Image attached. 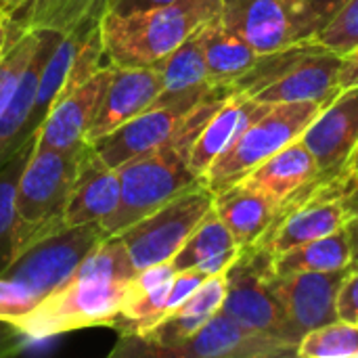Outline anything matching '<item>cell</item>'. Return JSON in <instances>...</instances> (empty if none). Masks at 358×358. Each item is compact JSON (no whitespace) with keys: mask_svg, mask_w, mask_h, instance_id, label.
<instances>
[{"mask_svg":"<svg viewBox=\"0 0 358 358\" xmlns=\"http://www.w3.org/2000/svg\"><path fill=\"white\" fill-rule=\"evenodd\" d=\"M40 29H23L15 36L8 50L0 59V115L13 101L17 86L38 48Z\"/></svg>","mask_w":358,"mask_h":358,"instance_id":"cell-30","label":"cell"},{"mask_svg":"<svg viewBox=\"0 0 358 358\" xmlns=\"http://www.w3.org/2000/svg\"><path fill=\"white\" fill-rule=\"evenodd\" d=\"M25 0H0V8L6 13V15H13Z\"/></svg>","mask_w":358,"mask_h":358,"instance_id":"cell-40","label":"cell"},{"mask_svg":"<svg viewBox=\"0 0 358 358\" xmlns=\"http://www.w3.org/2000/svg\"><path fill=\"white\" fill-rule=\"evenodd\" d=\"M174 266L170 262L153 264L136 271L132 277L120 317L113 321V329L120 336H145L168 315V294L174 281Z\"/></svg>","mask_w":358,"mask_h":358,"instance_id":"cell-19","label":"cell"},{"mask_svg":"<svg viewBox=\"0 0 358 358\" xmlns=\"http://www.w3.org/2000/svg\"><path fill=\"white\" fill-rule=\"evenodd\" d=\"M302 2L313 10V15L317 17L319 25L323 27V25L329 23V19H331L348 0H302Z\"/></svg>","mask_w":358,"mask_h":358,"instance_id":"cell-35","label":"cell"},{"mask_svg":"<svg viewBox=\"0 0 358 358\" xmlns=\"http://www.w3.org/2000/svg\"><path fill=\"white\" fill-rule=\"evenodd\" d=\"M107 237L101 222L67 227L25 248L0 273V321L17 325L61 287L88 252Z\"/></svg>","mask_w":358,"mask_h":358,"instance_id":"cell-2","label":"cell"},{"mask_svg":"<svg viewBox=\"0 0 358 358\" xmlns=\"http://www.w3.org/2000/svg\"><path fill=\"white\" fill-rule=\"evenodd\" d=\"M197 34L208 65V78L214 86L233 88V84L250 71L260 57L241 36L229 29L218 15L199 27Z\"/></svg>","mask_w":358,"mask_h":358,"instance_id":"cell-23","label":"cell"},{"mask_svg":"<svg viewBox=\"0 0 358 358\" xmlns=\"http://www.w3.org/2000/svg\"><path fill=\"white\" fill-rule=\"evenodd\" d=\"M338 319L358 323V266L348 271L338 294Z\"/></svg>","mask_w":358,"mask_h":358,"instance_id":"cell-32","label":"cell"},{"mask_svg":"<svg viewBox=\"0 0 358 358\" xmlns=\"http://www.w3.org/2000/svg\"><path fill=\"white\" fill-rule=\"evenodd\" d=\"M348 271L350 266L327 273H275L273 287L300 340L308 331L338 321V294Z\"/></svg>","mask_w":358,"mask_h":358,"instance_id":"cell-12","label":"cell"},{"mask_svg":"<svg viewBox=\"0 0 358 358\" xmlns=\"http://www.w3.org/2000/svg\"><path fill=\"white\" fill-rule=\"evenodd\" d=\"M300 141L315 155L323 182L342 176L358 143V86L344 88L325 105Z\"/></svg>","mask_w":358,"mask_h":358,"instance_id":"cell-11","label":"cell"},{"mask_svg":"<svg viewBox=\"0 0 358 358\" xmlns=\"http://www.w3.org/2000/svg\"><path fill=\"white\" fill-rule=\"evenodd\" d=\"M317 42H321L325 48H329L336 55H346L358 46V0H348L331 19L327 25H323L317 36Z\"/></svg>","mask_w":358,"mask_h":358,"instance_id":"cell-31","label":"cell"},{"mask_svg":"<svg viewBox=\"0 0 358 358\" xmlns=\"http://www.w3.org/2000/svg\"><path fill=\"white\" fill-rule=\"evenodd\" d=\"M220 10V0H182L170 6L128 15L103 13L99 19L107 63L115 67H151Z\"/></svg>","mask_w":358,"mask_h":358,"instance_id":"cell-3","label":"cell"},{"mask_svg":"<svg viewBox=\"0 0 358 358\" xmlns=\"http://www.w3.org/2000/svg\"><path fill=\"white\" fill-rule=\"evenodd\" d=\"M350 262H352V252H350V239L346 227L327 237L281 252L273 260L277 275L340 271V268H348Z\"/></svg>","mask_w":358,"mask_h":358,"instance_id":"cell-26","label":"cell"},{"mask_svg":"<svg viewBox=\"0 0 358 358\" xmlns=\"http://www.w3.org/2000/svg\"><path fill=\"white\" fill-rule=\"evenodd\" d=\"M36 149V136L29 138L2 168H0V273L15 260V197L21 172Z\"/></svg>","mask_w":358,"mask_h":358,"instance_id":"cell-28","label":"cell"},{"mask_svg":"<svg viewBox=\"0 0 358 358\" xmlns=\"http://www.w3.org/2000/svg\"><path fill=\"white\" fill-rule=\"evenodd\" d=\"M197 31L170 55L151 65L162 76V94L157 99H180L187 94L206 92L214 86L208 78V65Z\"/></svg>","mask_w":358,"mask_h":358,"instance_id":"cell-25","label":"cell"},{"mask_svg":"<svg viewBox=\"0 0 358 358\" xmlns=\"http://www.w3.org/2000/svg\"><path fill=\"white\" fill-rule=\"evenodd\" d=\"M273 260L275 254L260 243L243 248L224 273L227 296L220 310L252 331L268 334L298 346L300 336L287 321L283 304L273 287Z\"/></svg>","mask_w":358,"mask_h":358,"instance_id":"cell-7","label":"cell"},{"mask_svg":"<svg viewBox=\"0 0 358 358\" xmlns=\"http://www.w3.org/2000/svg\"><path fill=\"white\" fill-rule=\"evenodd\" d=\"M182 0H107L105 2V13H115V15H128L136 10H149V8H159V6H170Z\"/></svg>","mask_w":358,"mask_h":358,"instance_id":"cell-33","label":"cell"},{"mask_svg":"<svg viewBox=\"0 0 358 358\" xmlns=\"http://www.w3.org/2000/svg\"><path fill=\"white\" fill-rule=\"evenodd\" d=\"M113 65H103L84 84L59 99L36 132L38 149H73L86 143V132L99 111Z\"/></svg>","mask_w":358,"mask_h":358,"instance_id":"cell-13","label":"cell"},{"mask_svg":"<svg viewBox=\"0 0 358 358\" xmlns=\"http://www.w3.org/2000/svg\"><path fill=\"white\" fill-rule=\"evenodd\" d=\"M214 208V193L206 187H193L149 216L120 233L130 262L136 271L153 264L172 262L195 227Z\"/></svg>","mask_w":358,"mask_h":358,"instance_id":"cell-8","label":"cell"},{"mask_svg":"<svg viewBox=\"0 0 358 358\" xmlns=\"http://www.w3.org/2000/svg\"><path fill=\"white\" fill-rule=\"evenodd\" d=\"M23 340H27V338L17 327L0 321V357L19 352L23 348V344H25Z\"/></svg>","mask_w":358,"mask_h":358,"instance_id":"cell-34","label":"cell"},{"mask_svg":"<svg viewBox=\"0 0 358 358\" xmlns=\"http://www.w3.org/2000/svg\"><path fill=\"white\" fill-rule=\"evenodd\" d=\"M342 176H358V143L357 147L352 149L348 162H346V168H344V174Z\"/></svg>","mask_w":358,"mask_h":358,"instance_id":"cell-39","label":"cell"},{"mask_svg":"<svg viewBox=\"0 0 358 358\" xmlns=\"http://www.w3.org/2000/svg\"><path fill=\"white\" fill-rule=\"evenodd\" d=\"M21 31V25H17L10 15H6L2 8H0V59L4 57V52L8 50L10 42L15 40V36Z\"/></svg>","mask_w":358,"mask_h":358,"instance_id":"cell-37","label":"cell"},{"mask_svg":"<svg viewBox=\"0 0 358 358\" xmlns=\"http://www.w3.org/2000/svg\"><path fill=\"white\" fill-rule=\"evenodd\" d=\"M342 57L329 48H321L300 63H296L283 78L262 88L256 99L258 103L279 105V103H321L329 105L340 92Z\"/></svg>","mask_w":358,"mask_h":358,"instance_id":"cell-16","label":"cell"},{"mask_svg":"<svg viewBox=\"0 0 358 358\" xmlns=\"http://www.w3.org/2000/svg\"><path fill=\"white\" fill-rule=\"evenodd\" d=\"M214 210L233 235L239 250L262 241L279 212L268 195L243 180L216 193Z\"/></svg>","mask_w":358,"mask_h":358,"instance_id":"cell-21","label":"cell"},{"mask_svg":"<svg viewBox=\"0 0 358 358\" xmlns=\"http://www.w3.org/2000/svg\"><path fill=\"white\" fill-rule=\"evenodd\" d=\"M321 48H325L321 42H317L315 38H308V40H300L296 44H289L285 48L264 52V55L258 57V61L252 65V69L245 71L233 84V92H243L248 96H254L262 88H266L268 84L283 78L304 57H308V55H313V52H317Z\"/></svg>","mask_w":358,"mask_h":358,"instance_id":"cell-27","label":"cell"},{"mask_svg":"<svg viewBox=\"0 0 358 358\" xmlns=\"http://www.w3.org/2000/svg\"><path fill=\"white\" fill-rule=\"evenodd\" d=\"M352 178V182H355V187H358V176H350Z\"/></svg>","mask_w":358,"mask_h":358,"instance_id":"cell-41","label":"cell"},{"mask_svg":"<svg viewBox=\"0 0 358 358\" xmlns=\"http://www.w3.org/2000/svg\"><path fill=\"white\" fill-rule=\"evenodd\" d=\"M271 109L266 103H258L256 99L243 94V92H231L222 105L212 113V117L206 122L197 138L193 141L191 153H189V164L191 170L203 180L208 168L212 162L229 149L237 136L260 115H264Z\"/></svg>","mask_w":358,"mask_h":358,"instance_id":"cell-18","label":"cell"},{"mask_svg":"<svg viewBox=\"0 0 358 358\" xmlns=\"http://www.w3.org/2000/svg\"><path fill=\"white\" fill-rule=\"evenodd\" d=\"M346 231H348V239H350V252H352V262L350 266L357 268L358 266V214L352 216L346 224Z\"/></svg>","mask_w":358,"mask_h":358,"instance_id":"cell-38","label":"cell"},{"mask_svg":"<svg viewBox=\"0 0 358 358\" xmlns=\"http://www.w3.org/2000/svg\"><path fill=\"white\" fill-rule=\"evenodd\" d=\"M340 86L350 88L358 86V46L350 52L342 55V73H340Z\"/></svg>","mask_w":358,"mask_h":358,"instance_id":"cell-36","label":"cell"},{"mask_svg":"<svg viewBox=\"0 0 358 358\" xmlns=\"http://www.w3.org/2000/svg\"><path fill=\"white\" fill-rule=\"evenodd\" d=\"M218 17L258 55L315 38L321 29L302 0H220Z\"/></svg>","mask_w":358,"mask_h":358,"instance_id":"cell-9","label":"cell"},{"mask_svg":"<svg viewBox=\"0 0 358 358\" xmlns=\"http://www.w3.org/2000/svg\"><path fill=\"white\" fill-rule=\"evenodd\" d=\"M107 0H25L10 19L23 29H50L67 34L82 25L96 23Z\"/></svg>","mask_w":358,"mask_h":358,"instance_id":"cell-24","label":"cell"},{"mask_svg":"<svg viewBox=\"0 0 358 358\" xmlns=\"http://www.w3.org/2000/svg\"><path fill=\"white\" fill-rule=\"evenodd\" d=\"M239 245L235 243L229 229L218 218L216 210L212 208L203 220L195 227V231L189 235L185 245L178 250V254L172 258L174 271H199L206 277L224 275L229 266L239 256Z\"/></svg>","mask_w":358,"mask_h":358,"instance_id":"cell-22","label":"cell"},{"mask_svg":"<svg viewBox=\"0 0 358 358\" xmlns=\"http://www.w3.org/2000/svg\"><path fill=\"white\" fill-rule=\"evenodd\" d=\"M162 94V76L155 67H115L101 99L99 111L86 132V143L94 145L122 124L149 109Z\"/></svg>","mask_w":358,"mask_h":358,"instance_id":"cell-14","label":"cell"},{"mask_svg":"<svg viewBox=\"0 0 358 358\" xmlns=\"http://www.w3.org/2000/svg\"><path fill=\"white\" fill-rule=\"evenodd\" d=\"M61 34L50 29H40V42L38 48L17 86V92L4 113L0 115V168L29 141L36 136V130L31 126V107L36 96V86L40 71L50 57L55 44L59 42Z\"/></svg>","mask_w":358,"mask_h":358,"instance_id":"cell-20","label":"cell"},{"mask_svg":"<svg viewBox=\"0 0 358 358\" xmlns=\"http://www.w3.org/2000/svg\"><path fill=\"white\" fill-rule=\"evenodd\" d=\"M325 105L321 103H279L252 122L237 141L224 149L208 168L203 185L216 195L243 180L264 159L298 141Z\"/></svg>","mask_w":358,"mask_h":358,"instance_id":"cell-6","label":"cell"},{"mask_svg":"<svg viewBox=\"0 0 358 358\" xmlns=\"http://www.w3.org/2000/svg\"><path fill=\"white\" fill-rule=\"evenodd\" d=\"M212 115L195 122L172 143L128 159L117 168L120 174V203L115 212L103 220L107 235H120L141 218L159 210L180 193L203 185L191 170L189 153L193 141Z\"/></svg>","mask_w":358,"mask_h":358,"instance_id":"cell-4","label":"cell"},{"mask_svg":"<svg viewBox=\"0 0 358 358\" xmlns=\"http://www.w3.org/2000/svg\"><path fill=\"white\" fill-rule=\"evenodd\" d=\"M298 357V346L260 331H252L218 310L189 340L168 348L159 358H281Z\"/></svg>","mask_w":358,"mask_h":358,"instance_id":"cell-10","label":"cell"},{"mask_svg":"<svg viewBox=\"0 0 358 358\" xmlns=\"http://www.w3.org/2000/svg\"><path fill=\"white\" fill-rule=\"evenodd\" d=\"M302 358H358V323L334 321L308 331L298 344Z\"/></svg>","mask_w":358,"mask_h":358,"instance_id":"cell-29","label":"cell"},{"mask_svg":"<svg viewBox=\"0 0 358 358\" xmlns=\"http://www.w3.org/2000/svg\"><path fill=\"white\" fill-rule=\"evenodd\" d=\"M243 182L268 195L279 210L300 201L323 185L317 159L300 138L256 166Z\"/></svg>","mask_w":358,"mask_h":358,"instance_id":"cell-15","label":"cell"},{"mask_svg":"<svg viewBox=\"0 0 358 358\" xmlns=\"http://www.w3.org/2000/svg\"><path fill=\"white\" fill-rule=\"evenodd\" d=\"M120 203V174L92 145H84L65 212L67 227L107 220Z\"/></svg>","mask_w":358,"mask_h":358,"instance_id":"cell-17","label":"cell"},{"mask_svg":"<svg viewBox=\"0 0 358 358\" xmlns=\"http://www.w3.org/2000/svg\"><path fill=\"white\" fill-rule=\"evenodd\" d=\"M136 268L120 235H107L73 275L15 327L27 340H44L86 327H111L122 313Z\"/></svg>","mask_w":358,"mask_h":358,"instance_id":"cell-1","label":"cell"},{"mask_svg":"<svg viewBox=\"0 0 358 358\" xmlns=\"http://www.w3.org/2000/svg\"><path fill=\"white\" fill-rule=\"evenodd\" d=\"M84 145L65 151L36 147L29 155L15 197V258L36 241L67 229L65 212Z\"/></svg>","mask_w":358,"mask_h":358,"instance_id":"cell-5","label":"cell"}]
</instances>
